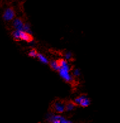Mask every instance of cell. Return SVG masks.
<instances>
[{
	"label": "cell",
	"mask_w": 120,
	"mask_h": 123,
	"mask_svg": "<svg viewBox=\"0 0 120 123\" xmlns=\"http://www.w3.org/2000/svg\"><path fill=\"white\" fill-rule=\"evenodd\" d=\"M15 12L14 9L12 7L7 8L5 10L3 14V18L6 22H10V21H13V19L15 18Z\"/></svg>",
	"instance_id": "cell-1"
},
{
	"label": "cell",
	"mask_w": 120,
	"mask_h": 123,
	"mask_svg": "<svg viewBox=\"0 0 120 123\" xmlns=\"http://www.w3.org/2000/svg\"><path fill=\"white\" fill-rule=\"evenodd\" d=\"M58 73H59L60 77L66 82H71L73 81V76L71 75L69 71L60 68L59 69V71H58Z\"/></svg>",
	"instance_id": "cell-2"
},
{
	"label": "cell",
	"mask_w": 120,
	"mask_h": 123,
	"mask_svg": "<svg viewBox=\"0 0 120 123\" xmlns=\"http://www.w3.org/2000/svg\"><path fill=\"white\" fill-rule=\"evenodd\" d=\"M12 25L15 30L19 31H23L24 23L20 18H15L12 21Z\"/></svg>",
	"instance_id": "cell-3"
},
{
	"label": "cell",
	"mask_w": 120,
	"mask_h": 123,
	"mask_svg": "<svg viewBox=\"0 0 120 123\" xmlns=\"http://www.w3.org/2000/svg\"><path fill=\"white\" fill-rule=\"evenodd\" d=\"M53 108L57 113H63L65 111V104L61 101H56L53 105Z\"/></svg>",
	"instance_id": "cell-4"
},
{
	"label": "cell",
	"mask_w": 120,
	"mask_h": 123,
	"mask_svg": "<svg viewBox=\"0 0 120 123\" xmlns=\"http://www.w3.org/2000/svg\"><path fill=\"white\" fill-rule=\"evenodd\" d=\"M20 40L25 41V42H30L33 41V38L31 34H29L24 31L20 32Z\"/></svg>",
	"instance_id": "cell-5"
},
{
	"label": "cell",
	"mask_w": 120,
	"mask_h": 123,
	"mask_svg": "<svg viewBox=\"0 0 120 123\" xmlns=\"http://www.w3.org/2000/svg\"><path fill=\"white\" fill-rule=\"evenodd\" d=\"M59 66H60V68L70 71V69H71L70 65H69L68 62L66 60H65L64 59H60L59 61Z\"/></svg>",
	"instance_id": "cell-6"
},
{
	"label": "cell",
	"mask_w": 120,
	"mask_h": 123,
	"mask_svg": "<svg viewBox=\"0 0 120 123\" xmlns=\"http://www.w3.org/2000/svg\"><path fill=\"white\" fill-rule=\"evenodd\" d=\"M50 64V67L51 68V69H52L54 71H58L59 69H60V66H59V61L57 60H52L49 62Z\"/></svg>",
	"instance_id": "cell-7"
},
{
	"label": "cell",
	"mask_w": 120,
	"mask_h": 123,
	"mask_svg": "<svg viewBox=\"0 0 120 123\" xmlns=\"http://www.w3.org/2000/svg\"><path fill=\"white\" fill-rule=\"evenodd\" d=\"M37 57L38 58L39 61L41 62H42V64H47L49 63V60H48V59H47V57L44 56V55L41 54V53H38V54H37Z\"/></svg>",
	"instance_id": "cell-8"
},
{
	"label": "cell",
	"mask_w": 120,
	"mask_h": 123,
	"mask_svg": "<svg viewBox=\"0 0 120 123\" xmlns=\"http://www.w3.org/2000/svg\"><path fill=\"white\" fill-rule=\"evenodd\" d=\"M90 104V99L86 95H84L80 105L83 107H88Z\"/></svg>",
	"instance_id": "cell-9"
},
{
	"label": "cell",
	"mask_w": 120,
	"mask_h": 123,
	"mask_svg": "<svg viewBox=\"0 0 120 123\" xmlns=\"http://www.w3.org/2000/svg\"><path fill=\"white\" fill-rule=\"evenodd\" d=\"M76 107V105L75 104L74 102H69L67 103L66 104H65V111H71L74 109Z\"/></svg>",
	"instance_id": "cell-10"
},
{
	"label": "cell",
	"mask_w": 120,
	"mask_h": 123,
	"mask_svg": "<svg viewBox=\"0 0 120 123\" xmlns=\"http://www.w3.org/2000/svg\"><path fill=\"white\" fill-rule=\"evenodd\" d=\"M20 32L21 31L15 30L12 32V37L16 41H19L20 40Z\"/></svg>",
	"instance_id": "cell-11"
},
{
	"label": "cell",
	"mask_w": 120,
	"mask_h": 123,
	"mask_svg": "<svg viewBox=\"0 0 120 123\" xmlns=\"http://www.w3.org/2000/svg\"><path fill=\"white\" fill-rule=\"evenodd\" d=\"M23 31H24V32H27V33H28V34H31V35H32V30H31V25H30V24H28V23L24 24V30H23Z\"/></svg>",
	"instance_id": "cell-12"
},
{
	"label": "cell",
	"mask_w": 120,
	"mask_h": 123,
	"mask_svg": "<svg viewBox=\"0 0 120 123\" xmlns=\"http://www.w3.org/2000/svg\"><path fill=\"white\" fill-rule=\"evenodd\" d=\"M85 95H81V96L80 97H76L75 99L74 100V104L75 105H80V104H81L82 102V99H83V97H84Z\"/></svg>",
	"instance_id": "cell-13"
},
{
	"label": "cell",
	"mask_w": 120,
	"mask_h": 123,
	"mask_svg": "<svg viewBox=\"0 0 120 123\" xmlns=\"http://www.w3.org/2000/svg\"><path fill=\"white\" fill-rule=\"evenodd\" d=\"M37 54H38V53L37 52L36 49H31V51H29V56L31 57H37Z\"/></svg>",
	"instance_id": "cell-14"
},
{
	"label": "cell",
	"mask_w": 120,
	"mask_h": 123,
	"mask_svg": "<svg viewBox=\"0 0 120 123\" xmlns=\"http://www.w3.org/2000/svg\"><path fill=\"white\" fill-rule=\"evenodd\" d=\"M72 57V54L71 52H70L69 51L65 52L64 54V59L66 60V61H68V60H70Z\"/></svg>",
	"instance_id": "cell-15"
},
{
	"label": "cell",
	"mask_w": 120,
	"mask_h": 123,
	"mask_svg": "<svg viewBox=\"0 0 120 123\" xmlns=\"http://www.w3.org/2000/svg\"><path fill=\"white\" fill-rule=\"evenodd\" d=\"M80 69H78V68H75V69H73V75L75 77H78L80 75Z\"/></svg>",
	"instance_id": "cell-16"
},
{
	"label": "cell",
	"mask_w": 120,
	"mask_h": 123,
	"mask_svg": "<svg viewBox=\"0 0 120 123\" xmlns=\"http://www.w3.org/2000/svg\"><path fill=\"white\" fill-rule=\"evenodd\" d=\"M60 123H72V122L71 121H69V120L66 119L64 117L61 116V119H60Z\"/></svg>",
	"instance_id": "cell-17"
},
{
	"label": "cell",
	"mask_w": 120,
	"mask_h": 123,
	"mask_svg": "<svg viewBox=\"0 0 120 123\" xmlns=\"http://www.w3.org/2000/svg\"><path fill=\"white\" fill-rule=\"evenodd\" d=\"M51 123H60V121L59 120H54V121L51 122Z\"/></svg>",
	"instance_id": "cell-18"
}]
</instances>
